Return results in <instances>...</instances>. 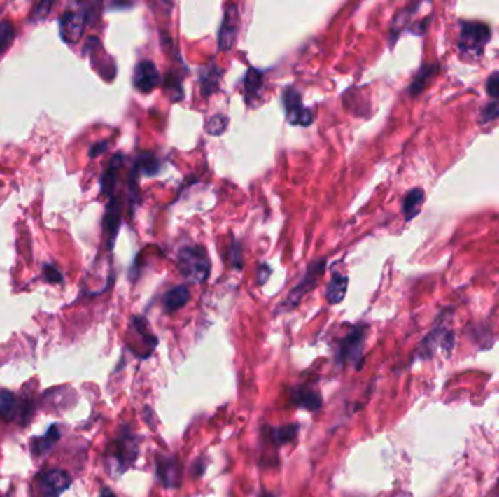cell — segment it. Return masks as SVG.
<instances>
[{
	"mask_svg": "<svg viewBox=\"0 0 499 497\" xmlns=\"http://www.w3.org/2000/svg\"><path fill=\"white\" fill-rule=\"evenodd\" d=\"M177 265L181 276L199 285L211 274V260L202 245L183 246L177 254Z\"/></svg>",
	"mask_w": 499,
	"mask_h": 497,
	"instance_id": "1",
	"label": "cell"
},
{
	"mask_svg": "<svg viewBox=\"0 0 499 497\" xmlns=\"http://www.w3.org/2000/svg\"><path fill=\"white\" fill-rule=\"evenodd\" d=\"M491 40V27L479 21H463L457 47L463 56L479 57Z\"/></svg>",
	"mask_w": 499,
	"mask_h": 497,
	"instance_id": "2",
	"label": "cell"
},
{
	"mask_svg": "<svg viewBox=\"0 0 499 497\" xmlns=\"http://www.w3.org/2000/svg\"><path fill=\"white\" fill-rule=\"evenodd\" d=\"M325 262H327L325 258H318V260H314L313 262H309L301 281L289 292L288 298L282 302V308L285 311H290V309L297 308L300 305V302L302 300V298L317 286V283L320 281L321 276L324 274Z\"/></svg>",
	"mask_w": 499,
	"mask_h": 497,
	"instance_id": "3",
	"label": "cell"
},
{
	"mask_svg": "<svg viewBox=\"0 0 499 497\" xmlns=\"http://www.w3.org/2000/svg\"><path fill=\"white\" fill-rule=\"evenodd\" d=\"M365 326H356L337 344V360L342 365L360 366L364 360L365 347Z\"/></svg>",
	"mask_w": 499,
	"mask_h": 497,
	"instance_id": "4",
	"label": "cell"
},
{
	"mask_svg": "<svg viewBox=\"0 0 499 497\" xmlns=\"http://www.w3.org/2000/svg\"><path fill=\"white\" fill-rule=\"evenodd\" d=\"M72 484V477L63 470L45 468L34 478L38 497H60Z\"/></svg>",
	"mask_w": 499,
	"mask_h": 497,
	"instance_id": "5",
	"label": "cell"
},
{
	"mask_svg": "<svg viewBox=\"0 0 499 497\" xmlns=\"http://www.w3.org/2000/svg\"><path fill=\"white\" fill-rule=\"evenodd\" d=\"M137 454H139L137 439L127 430H125L123 435L118 436L108 447V459H111L117 470L122 472L134 463Z\"/></svg>",
	"mask_w": 499,
	"mask_h": 497,
	"instance_id": "6",
	"label": "cell"
},
{
	"mask_svg": "<svg viewBox=\"0 0 499 497\" xmlns=\"http://www.w3.org/2000/svg\"><path fill=\"white\" fill-rule=\"evenodd\" d=\"M283 108L286 120L292 126L308 127L314 122V113L304 106L302 97L295 88L289 86L283 91Z\"/></svg>",
	"mask_w": 499,
	"mask_h": 497,
	"instance_id": "7",
	"label": "cell"
},
{
	"mask_svg": "<svg viewBox=\"0 0 499 497\" xmlns=\"http://www.w3.org/2000/svg\"><path fill=\"white\" fill-rule=\"evenodd\" d=\"M239 28V13L235 5H228L223 12V20L218 32L219 51H230L237 40Z\"/></svg>",
	"mask_w": 499,
	"mask_h": 497,
	"instance_id": "8",
	"label": "cell"
},
{
	"mask_svg": "<svg viewBox=\"0 0 499 497\" xmlns=\"http://www.w3.org/2000/svg\"><path fill=\"white\" fill-rule=\"evenodd\" d=\"M90 12H66L60 18V38L67 44H76L83 35Z\"/></svg>",
	"mask_w": 499,
	"mask_h": 497,
	"instance_id": "9",
	"label": "cell"
},
{
	"mask_svg": "<svg viewBox=\"0 0 499 497\" xmlns=\"http://www.w3.org/2000/svg\"><path fill=\"white\" fill-rule=\"evenodd\" d=\"M161 83V75L158 67L150 60H142L137 63L133 74V85L142 94L152 92Z\"/></svg>",
	"mask_w": 499,
	"mask_h": 497,
	"instance_id": "10",
	"label": "cell"
},
{
	"mask_svg": "<svg viewBox=\"0 0 499 497\" xmlns=\"http://www.w3.org/2000/svg\"><path fill=\"white\" fill-rule=\"evenodd\" d=\"M157 475L165 487L174 489L180 486L181 482V465L176 456L158 455L157 461Z\"/></svg>",
	"mask_w": 499,
	"mask_h": 497,
	"instance_id": "11",
	"label": "cell"
},
{
	"mask_svg": "<svg viewBox=\"0 0 499 497\" xmlns=\"http://www.w3.org/2000/svg\"><path fill=\"white\" fill-rule=\"evenodd\" d=\"M120 225H122V207H120V203L117 199L111 197L107 204V210L104 215V234L107 237L108 250H113L114 248L117 234L120 230Z\"/></svg>",
	"mask_w": 499,
	"mask_h": 497,
	"instance_id": "12",
	"label": "cell"
},
{
	"mask_svg": "<svg viewBox=\"0 0 499 497\" xmlns=\"http://www.w3.org/2000/svg\"><path fill=\"white\" fill-rule=\"evenodd\" d=\"M27 405V404H25ZM25 405L21 407L20 400L16 398L8 389L0 391V421H13L16 417L21 416H31V410Z\"/></svg>",
	"mask_w": 499,
	"mask_h": 497,
	"instance_id": "13",
	"label": "cell"
},
{
	"mask_svg": "<svg viewBox=\"0 0 499 497\" xmlns=\"http://www.w3.org/2000/svg\"><path fill=\"white\" fill-rule=\"evenodd\" d=\"M290 402L308 412H317L321 407V396L308 386H297L290 391Z\"/></svg>",
	"mask_w": 499,
	"mask_h": 497,
	"instance_id": "14",
	"label": "cell"
},
{
	"mask_svg": "<svg viewBox=\"0 0 499 497\" xmlns=\"http://www.w3.org/2000/svg\"><path fill=\"white\" fill-rule=\"evenodd\" d=\"M60 438V430L57 428V424H51L50 429L43 435L41 438H34L31 439V452L34 456L41 458L45 456L53 447L57 443Z\"/></svg>",
	"mask_w": 499,
	"mask_h": 497,
	"instance_id": "15",
	"label": "cell"
},
{
	"mask_svg": "<svg viewBox=\"0 0 499 497\" xmlns=\"http://www.w3.org/2000/svg\"><path fill=\"white\" fill-rule=\"evenodd\" d=\"M418 8H421L419 4H413V5L406 6L403 10H400L398 15H395L393 25H391V29H390V38H388L390 40V46H393L395 41L399 40V35L405 29L410 31V28L413 27L412 18H413V15L416 13Z\"/></svg>",
	"mask_w": 499,
	"mask_h": 497,
	"instance_id": "16",
	"label": "cell"
},
{
	"mask_svg": "<svg viewBox=\"0 0 499 497\" xmlns=\"http://www.w3.org/2000/svg\"><path fill=\"white\" fill-rule=\"evenodd\" d=\"M220 76H222V70L216 64H209L200 70L199 82L202 88V95L204 98H209L212 94L218 91Z\"/></svg>",
	"mask_w": 499,
	"mask_h": 497,
	"instance_id": "17",
	"label": "cell"
},
{
	"mask_svg": "<svg viewBox=\"0 0 499 497\" xmlns=\"http://www.w3.org/2000/svg\"><path fill=\"white\" fill-rule=\"evenodd\" d=\"M348 285L349 279L348 276H343L339 272H335L332 274V280L329 281V285L325 288V299L330 305H337L345 299L346 292H348Z\"/></svg>",
	"mask_w": 499,
	"mask_h": 497,
	"instance_id": "18",
	"label": "cell"
},
{
	"mask_svg": "<svg viewBox=\"0 0 499 497\" xmlns=\"http://www.w3.org/2000/svg\"><path fill=\"white\" fill-rule=\"evenodd\" d=\"M438 70H440L438 63L422 64L421 69L418 70V74L415 75V78H413L410 86H409V94L412 97L421 95L423 92L425 88L429 85V82H431L435 78V75L438 74Z\"/></svg>",
	"mask_w": 499,
	"mask_h": 497,
	"instance_id": "19",
	"label": "cell"
},
{
	"mask_svg": "<svg viewBox=\"0 0 499 497\" xmlns=\"http://www.w3.org/2000/svg\"><path fill=\"white\" fill-rule=\"evenodd\" d=\"M423 203H425V191L422 188L416 187V188H412L410 191H407V194L403 199V204H402L405 220L410 222L412 219H415L421 213Z\"/></svg>",
	"mask_w": 499,
	"mask_h": 497,
	"instance_id": "20",
	"label": "cell"
},
{
	"mask_svg": "<svg viewBox=\"0 0 499 497\" xmlns=\"http://www.w3.org/2000/svg\"><path fill=\"white\" fill-rule=\"evenodd\" d=\"M190 300V292L187 286H176L165 292L162 298V308L165 312L171 314L185 307L187 302Z\"/></svg>",
	"mask_w": 499,
	"mask_h": 497,
	"instance_id": "21",
	"label": "cell"
},
{
	"mask_svg": "<svg viewBox=\"0 0 499 497\" xmlns=\"http://www.w3.org/2000/svg\"><path fill=\"white\" fill-rule=\"evenodd\" d=\"M123 164V156L122 155H115L111 162L108 165V168L104 171L101 176V192L106 194L107 197H113V192L115 188V183H117V176H118V171L122 168Z\"/></svg>",
	"mask_w": 499,
	"mask_h": 497,
	"instance_id": "22",
	"label": "cell"
},
{
	"mask_svg": "<svg viewBox=\"0 0 499 497\" xmlns=\"http://www.w3.org/2000/svg\"><path fill=\"white\" fill-rule=\"evenodd\" d=\"M243 83H244L246 99L250 104L260 95V92L263 90V83H265L263 72H260V70L255 67H250L243 79Z\"/></svg>",
	"mask_w": 499,
	"mask_h": 497,
	"instance_id": "23",
	"label": "cell"
},
{
	"mask_svg": "<svg viewBox=\"0 0 499 497\" xmlns=\"http://www.w3.org/2000/svg\"><path fill=\"white\" fill-rule=\"evenodd\" d=\"M158 171H160L158 158L155 156L152 152H145L139 158H137L133 174L134 175L145 174L146 176H153V175H157Z\"/></svg>",
	"mask_w": 499,
	"mask_h": 497,
	"instance_id": "24",
	"label": "cell"
},
{
	"mask_svg": "<svg viewBox=\"0 0 499 497\" xmlns=\"http://www.w3.org/2000/svg\"><path fill=\"white\" fill-rule=\"evenodd\" d=\"M300 430V424H286L279 429H272V439L276 445H286V443L295 440Z\"/></svg>",
	"mask_w": 499,
	"mask_h": 497,
	"instance_id": "25",
	"label": "cell"
},
{
	"mask_svg": "<svg viewBox=\"0 0 499 497\" xmlns=\"http://www.w3.org/2000/svg\"><path fill=\"white\" fill-rule=\"evenodd\" d=\"M230 118L223 114H216L209 118H206L204 121V130L206 133H209L212 136H220L227 132Z\"/></svg>",
	"mask_w": 499,
	"mask_h": 497,
	"instance_id": "26",
	"label": "cell"
},
{
	"mask_svg": "<svg viewBox=\"0 0 499 497\" xmlns=\"http://www.w3.org/2000/svg\"><path fill=\"white\" fill-rule=\"evenodd\" d=\"M164 90L168 92V95L171 97V101H181L183 99V85L181 80L177 75L174 74H168L164 82Z\"/></svg>",
	"mask_w": 499,
	"mask_h": 497,
	"instance_id": "27",
	"label": "cell"
},
{
	"mask_svg": "<svg viewBox=\"0 0 499 497\" xmlns=\"http://www.w3.org/2000/svg\"><path fill=\"white\" fill-rule=\"evenodd\" d=\"M15 38V27L9 21H2L0 22V55L10 47L12 41Z\"/></svg>",
	"mask_w": 499,
	"mask_h": 497,
	"instance_id": "28",
	"label": "cell"
},
{
	"mask_svg": "<svg viewBox=\"0 0 499 497\" xmlns=\"http://www.w3.org/2000/svg\"><path fill=\"white\" fill-rule=\"evenodd\" d=\"M496 120H499V99H493V101L488 102L484 108H482L480 117H479V121L482 124L492 122Z\"/></svg>",
	"mask_w": 499,
	"mask_h": 497,
	"instance_id": "29",
	"label": "cell"
},
{
	"mask_svg": "<svg viewBox=\"0 0 499 497\" xmlns=\"http://www.w3.org/2000/svg\"><path fill=\"white\" fill-rule=\"evenodd\" d=\"M486 92L489 97L499 99V72H493L489 75L486 80Z\"/></svg>",
	"mask_w": 499,
	"mask_h": 497,
	"instance_id": "30",
	"label": "cell"
},
{
	"mask_svg": "<svg viewBox=\"0 0 499 497\" xmlns=\"http://www.w3.org/2000/svg\"><path fill=\"white\" fill-rule=\"evenodd\" d=\"M44 279L48 283H62L63 281V276L59 272V269H56L55 265H51V264L44 265Z\"/></svg>",
	"mask_w": 499,
	"mask_h": 497,
	"instance_id": "31",
	"label": "cell"
},
{
	"mask_svg": "<svg viewBox=\"0 0 499 497\" xmlns=\"http://www.w3.org/2000/svg\"><path fill=\"white\" fill-rule=\"evenodd\" d=\"M51 6H53V4H51V2H48V4H45V2L38 4L36 8H34V10H32V20H34V21H41V20H44V18L48 15Z\"/></svg>",
	"mask_w": 499,
	"mask_h": 497,
	"instance_id": "32",
	"label": "cell"
},
{
	"mask_svg": "<svg viewBox=\"0 0 499 497\" xmlns=\"http://www.w3.org/2000/svg\"><path fill=\"white\" fill-rule=\"evenodd\" d=\"M270 274H272V269L267 264H262L260 267L257 269V283H259V285H265V283L269 280Z\"/></svg>",
	"mask_w": 499,
	"mask_h": 497,
	"instance_id": "33",
	"label": "cell"
},
{
	"mask_svg": "<svg viewBox=\"0 0 499 497\" xmlns=\"http://www.w3.org/2000/svg\"><path fill=\"white\" fill-rule=\"evenodd\" d=\"M107 148H108V141H99V144H95V145L91 148L90 156H91V158H97L98 155L104 153V152L107 150Z\"/></svg>",
	"mask_w": 499,
	"mask_h": 497,
	"instance_id": "34",
	"label": "cell"
},
{
	"mask_svg": "<svg viewBox=\"0 0 499 497\" xmlns=\"http://www.w3.org/2000/svg\"><path fill=\"white\" fill-rule=\"evenodd\" d=\"M99 497H117L111 489L108 487H102L101 489V493H99Z\"/></svg>",
	"mask_w": 499,
	"mask_h": 497,
	"instance_id": "35",
	"label": "cell"
},
{
	"mask_svg": "<svg viewBox=\"0 0 499 497\" xmlns=\"http://www.w3.org/2000/svg\"><path fill=\"white\" fill-rule=\"evenodd\" d=\"M260 497H274L273 494H270V493H262L260 494Z\"/></svg>",
	"mask_w": 499,
	"mask_h": 497,
	"instance_id": "36",
	"label": "cell"
}]
</instances>
